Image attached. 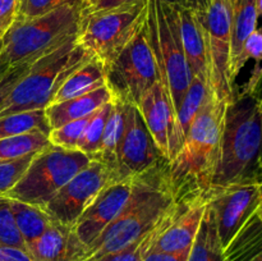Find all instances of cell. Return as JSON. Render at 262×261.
<instances>
[{"label": "cell", "mask_w": 262, "mask_h": 261, "mask_svg": "<svg viewBox=\"0 0 262 261\" xmlns=\"http://www.w3.org/2000/svg\"><path fill=\"white\" fill-rule=\"evenodd\" d=\"M247 183H262V106L245 87L225 106L210 193Z\"/></svg>", "instance_id": "1"}, {"label": "cell", "mask_w": 262, "mask_h": 261, "mask_svg": "<svg viewBox=\"0 0 262 261\" xmlns=\"http://www.w3.org/2000/svg\"><path fill=\"white\" fill-rule=\"evenodd\" d=\"M169 161L133 179L132 193L117 219L84 250L81 261H96L141 240L161 224L174 206L168 179Z\"/></svg>", "instance_id": "2"}, {"label": "cell", "mask_w": 262, "mask_h": 261, "mask_svg": "<svg viewBox=\"0 0 262 261\" xmlns=\"http://www.w3.org/2000/svg\"><path fill=\"white\" fill-rule=\"evenodd\" d=\"M225 106V102L210 97L189 128L181 150L169 161V186L176 204L209 199L219 161Z\"/></svg>", "instance_id": "3"}, {"label": "cell", "mask_w": 262, "mask_h": 261, "mask_svg": "<svg viewBox=\"0 0 262 261\" xmlns=\"http://www.w3.org/2000/svg\"><path fill=\"white\" fill-rule=\"evenodd\" d=\"M84 0H67L55 9L32 19H15L3 33L0 63L12 67L33 63L67 41L78 37Z\"/></svg>", "instance_id": "4"}, {"label": "cell", "mask_w": 262, "mask_h": 261, "mask_svg": "<svg viewBox=\"0 0 262 261\" xmlns=\"http://www.w3.org/2000/svg\"><path fill=\"white\" fill-rule=\"evenodd\" d=\"M92 56L77 37L41 56L17 82L0 109V117L45 109L67 77Z\"/></svg>", "instance_id": "5"}, {"label": "cell", "mask_w": 262, "mask_h": 261, "mask_svg": "<svg viewBox=\"0 0 262 261\" xmlns=\"http://www.w3.org/2000/svg\"><path fill=\"white\" fill-rule=\"evenodd\" d=\"M145 30L155 55L160 81L168 91L177 114L193 74L184 55L176 8L159 0H147Z\"/></svg>", "instance_id": "6"}, {"label": "cell", "mask_w": 262, "mask_h": 261, "mask_svg": "<svg viewBox=\"0 0 262 261\" xmlns=\"http://www.w3.org/2000/svg\"><path fill=\"white\" fill-rule=\"evenodd\" d=\"M92 160L79 150L48 146L36 154L22 178L5 196L43 207Z\"/></svg>", "instance_id": "7"}, {"label": "cell", "mask_w": 262, "mask_h": 261, "mask_svg": "<svg viewBox=\"0 0 262 261\" xmlns=\"http://www.w3.org/2000/svg\"><path fill=\"white\" fill-rule=\"evenodd\" d=\"M106 87L114 101L138 106L142 95L160 81L158 64L145 30V20L128 45L105 67Z\"/></svg>", "instance_id": "8"}, {"label": "cell", "mask_w": 262, "mask_h": 261, "mask_svg": "<svg viewBox=\"0 0 262 261\" xmlns=\"http://www.w3.org/2000/svg\"><path fill=\"white\" fill-rule=\"evenodd\" d=\"M147 12V0L83 17L79 45L106 67L137 33Z\"/></svg>", "instance_id": "9"}, {"label": "cell", "mask_w": 262, "mask_h": 261, "mask_svg": "<svg viewBox=\"0 0 262 261\" xmlns=\"http://www.w3.org/2000/svg\"><path fill=\"white\" fill-rule=\"evenodd\" d=\"M233 0H210L204 15H200L206 33L210 68V89L219 101L230 102L235 83L230 77Z\"/></svg>", "instance_id": "10"}, {"label": "cell", "mask_w": 262, "mask_h": 261, "mask_svg": "<svg viewBox=\"0 0 262 261\" xmlns=\"http://www.w3.org/2000/svg\"><path fill=\"white\" fill-rule=\"evenodd\" d=\"M109 183H112V170L104 163L94 159L41 209L53 222L73 227Z\"/></svg>", "instance_id": "11"}, {"label": "cell", "mask_w": 262, "mask_h": 261, "mask_svg": "<svg viewBox=\"0 0 262 261\" xmlns=\"http://www.w3.org/2000/svg\"><path fill=\"white\" fill-rule=\"evenodd\" d=\"M168 161L151 136L140 109L125 104V125L118 151L113 182L133 179L145 171Z\"/></svg>", "instance_id": "12"}, {"label": "cell", "mask_w": 262, "mask_h": 261, "mask_svg": "<svg viewBox=\"0 0 262 261\" xmlns=\"http://www.w3.org/2000/svg\"><path fill=\"white\" fill-rule=\"evenodd\" d=\"M262 201V183L237 184L209 194L223 251L257 211Z\"/></svg>", "instance_id": "13"}, {"label": "cell", "mask_w": 262, "mask_h": 261, "mask_svg": "<svg viewBox=\"0 0 262 261\" xmlns=\"http://www.w3.org/2000/svg\"><path fill=\"white\" fill-rule=\"evenodd\" d=\"M209 199L176 204L154 233L148 250L179 253L191 250L201 225Z\"/></svg>", "instance_id": "14"}, {"label": "cell", "mask_w": 262, "mask_h": 261, "mask_svg": "<svg viewBox=\"0 0 262 261\" xmlns=\"http://www.w3.org/2000/svg\"><path fill=\"white\" fill-rule=\"evenodd\" d=\"M133 179L107 184L78 217L73 232L84 247L91 245L122 212L132 193Z\"/></svg>", "instance_id": "15"}, {"label": "cell", "mask_w": 262, "mask_h": 261, "mask_svg": "<svg viewBox=\"0 0 262 261\" xmlns=\"http://www.w3.org/2000/svg\"><path fill=\"white\" fill-rule=\"evenodd\" d=\"M138 109L156 145L169 161V146L176 122V110L163 82L158 81L142 95Z\"/></svg>", "instance_id": "16"}, {"label": "cell", "mask_w": 262, "mask_h": 261, "mask_svg": "<svg viewBox=\"0 0 262 261\" xmlns=\"http://www.w3.org/2000/svg\"><path fill=\"white\" fill-rule=\"evenodd\" d=\"M84 250L86 247L74 234L73 227L55 222L27 246L32 261H81Z\"/></svg>", "instance_id": "17"}, {"label": "cell", "mask_w": 262, "mask_h": 261, "mask_svg": "<svg viewBox=\"0 0 262 261\" xmlns=\"http://www.w3.org/2000/svg\"><path fill=\"white\" fill-rule=\"evenodd\" d=\"M176 8V7H174ZM179 32L183 44L184 55L193 77L204 79L210 86V68L207 56L206 33L201 18L196 12L176 8Z\"/></svg>", "instance_id": "18"}, {"label": "cell", "mask_w": 262, "mask_h": 261, "mask_svg": "<svg viewBox=\"0 0 262 261\" xmlns=\"http://www.w3.org/2000/svg\"><path fill=\"white\" fill-rule=\"evenodd\" d=\"M211 96H214V94H212L209 83L199 77H193L186 95L182 99L178 110H177L176 122H174L170 137V146H169V161L181 150L189 132V128L192 127L196 118L199 117L201 110L206 105L207 100Z\"/></svg>", "instance_id": "19"}, {"label": "cell", "mask_w": 262, "mask_h": 261, "mask_svg": "<svg viewBox=\"0 0 262 261\" xmlns=\"http://www.w3.org/2000/svg\"><path fill=\"white\" fill-rule=\"evenodd\" d=\"M113 97L106 86L97 89L89 94L64 100V101L53 102L45 107V114L48 118L51 129L58 128L72 120L81 119L96 112L100 106L112 101Z\"/></svg>", "instance_id": "20"}, {"label": "cell", "mask_w": 262, "mask_h": 261, "mask_svg": "<svg viewBox=\"0 0 262 261\" xmlns=\"http://www.w3.org/2000/svg\"><path fill=\"white\" fill-rule=\"evenodd\" d=\"M257 0H233L232 50H230V77L235 78L242 71L243 44L257 28Z\"/></svg>", "instance_id": "21"}, {"label": "cell", "mask_w": 262, "mask_h": 261, "mask_svg": "<svg viewBox=\"0 0 262 261\" xmlns=\"http://www.w3.org/2000/svg\"><path fill=\"white\" fill-rule=\"evenodd\" d=\"M104 86H106L105 66L101 60L92 56L67 77L54 95L51 104L89 94Z\"/></svg>", "instance_id": "22"}, {"label": "cell", "mask_w": 262, "mask_h": 261, "mask_svg": "<svg viewBox=\"0 0 262 261\" xmlns=\"http://www.w3.org/2000/svg\"><path fill=\"white\" fill-rule=\"evenodd\" d=\"M125 125V104L113 100V106L105 124L104 135L101 138L99 153L95 156V160H99L109 166L112 177L117 165L118 151L122 142Z\"/></svg>", "instance_id": "23"}, {"label": "cell", "mask_w": 262, "mask_h": 261, "mask_svg": "<svg viewBox=\"0 0 262 261\" xmlns=\"http://www.w3.org/2000/svg\"><path fill=\"white\" fill-rule=\"evenodd\" d=\"M187 261H224V253L217 235L214 212L209 202L193 245L189 250Z\"/></svg>", "instance_id": "24"}, {"label": "cell", "mask_w": 262, "mask_h": 261, "mask_svg": "<svg viewBox=\"0 0 262 261\" xmlns=\"http://www.w3.org/2000/svg\"><path fill=\"white\" fill-rule=\"evenodd\" d=\"M9 201L15 224L26 246L31 245L33 241L41 237L45 230L53 224L51 217L41 207L18 200L9 199Z\"/></svg>", "instance_id": "25"}, {"label": "cell", "mask_w": 262, "mask_h": 261, "mask_svg": "<svg viewBox=\"0 0 262 261\" xmlns=\"http://www.w3.org/2000/svg\"><path fill=\"white\" fill-rule=\"evenodd\" d=\"M50 130L51 128L46 118L45 109L0 117V138L14 137V136L33 132H40L49 136Z\"/></svg>", "instance_id": "26"}, {"label": "cell", "mask_w": 262, "mask_h": 261, "mask_svg": "<svg viewBox=\"0 0 262 261\" xmlns=\"http://www.w3.org/2000/svg\"><path fill=\"white\" fill-rule=\"evenodd\" d=\"M50 145L48 135L40 132L0 138V160H13V159L22 158L27 154L43 150Z\"/></svg>", "instance_id": "27"}, {"label": "cell", "mask_w": 262, "mask_h": 261, "mask_svg": "<svg viewBox=\"0 0 262 261\" xmlns=\"http://www.w3.org/2000/svg\"><path fill=\"white\" fill-rule=\"evenodd\" d=\"M112 106L113 100L104 104L102 106H100L92 114L91 119L87 123L86 129H84L83 135H82L81 140L78 142V150L84 153L86 155L91 156L92 159H95L96 154L99 153L100 145H101V138L102 135H104L105 124H106Z\"/></svg>", "instance_id": "28"}, {"label": "cell", "mask_w": 262, "mask_h": 261, "mask_svg": "<svg viewBox=\"0 0 262 261\" xmlns=\"http://www.w3.org/2000/svg\"><path fill=\"white\" fill-rule=\"evenodd\" d=\"M92 114L81 118V119L72 120V122L60 125V127L51 129L48 136L51 145L67 148V150H78V142L83 135L84 129H86L87 123L91 119Z\"/></svg>", "instance_id": "29"}, {"label": "cell", "mask_w": 262, "mask_h": 261, "mask_svg": "<svg viewBox=\"0 0 262 261\" xmlns=\"http://www.w3.org/2000/svg\"><path fill=\"white\" fill-rule=\"evenodd\" d=\"M0 246L27 251L25 241L18 230L7 196H0Z\"/></svg>", "instance_id": "30"}, {"label": "cell", "mask_w": 262, "mask_h": 261, "mask_svg": "<svg viewBox=\"0 0 262 261\" xmlns=\"http://www.w3.org/2000/svg\"><path fill=\"white\" fill-rule=\"evenodd\" d=\"M37 153L27 154L13 160H0V196H5L18 183Z\"/></svg>", "instance_id": "31"}, {"label": "cell", "mask_w": 262, "mask_h": 261, "mask_svg": "<svg viewBox=\"0 0 262 261\" xmlns=\"http://www.w3.org/2000/svg\"><path fill=\"white\" fill-rule=\"evenodd\" d=\"M155 229L148 233L147 235H145L143 238H141V240L136 241L135 243H132L128 247L117 251V252L102 256L101 258H99L96 261H142L143 256L147 252L151 246V242H152Z\"/></svg>", "instance_id": "32"}, {"label": "cell", "mask_w": 262, "mask_h": 261, "mask_svg": "<svg viewBox=\"0 0 262 261\" xmlns=\"http://www.w3.org/2000/svg\"><path fill=\"white\" fill-rule=\"evenodd\" d=\"M31 64L32 63H20L9 67L0 63V109L17 82L27 73Z\"/></svg>", "instance_id": "33"}, {"label": "cell", "mask_w": 262, "mask_h": 261, "mask_svg": "<svg viewBox=\"0 0 262 261\" xmlns=\"http://www.w3.org/2000/svg\"><path fill=\"white\" fill-rule=\"evenodd\" d=\"M67 0H18V9L15 19L25 20L40 17L50 10L55 9Z\"/></svg>", "instance_id": "34"}, {"label": "cell", "mask_w": 262, "mask_h": 261, "mask_svg": "<svg viewBox=\"0 0 262 261\" xmlns=\"http://www.w3.org/2000/svg\"><path fill=\"white\" fill-rule=\"evenodd\" d=\"M250 59L256 60V67L258 68L262 61V28H256L247 37L243 44L242 50V66L245 67Z\"/></svg>", "instance_id": "35"}, {"label": "cell", "mask_w": 262, "mask_h": 261, "mask_svg": "<svg viewBox=\"0 0 262 261\" xmlns=\"http://www.w3.org/2000/svg\"><path fill=\"white\" fill-rule=\"evenodd\" d=\"M140 0H84L83 3V15L95 14V13L106 12V10L117 9V8L125 7V5L135 4Z\"/></svg>", "instance_id": "36"}, {"label": "cell", "mask_w": 262, "mask_h": 261, "mask_svg": "<svg viewBox=\"0 0 262 261\" xmlns=\"http://www.w3.org/2000/svg\"><path fill=\"white\" fill-rule=\"evenodd\" d=\"M18 0H0V31L5 32L17 17Z\"/></svg>", "instance_id": "37"}, {"label": "cell", "mask_w": 262, "mask_h": 261, "mask_svg": "<svg viewBox=\"0 0 262 261\" xmlns=\"http://www.w3.org/2000/svg\"><path fill=\"white\" fill-rule=\"evenodd\" d=\"M159 2L163 3V4L170 5V7L193 10L199 15H204L210 0H159Z\"/></svg>", "instance_id": "38"}, {"label": "cell", "mask_w": 262, "mask_h": 261, "mask_svg": "<svg viewBox=\"0 0 262 261\" xmlns=\"http://www.w3.org/2000/svg\"><path fill=\"white\" fill-rule=\"evenodd\" d=\"M189 251L179 253L164 252V251L148 250L143 256L142 261H187Z\"/></svg>", "instance_id": "39"}, {"label": "cell", "mask_w": 262, "mask_h": 261, "mask_svg": "<svg viewBox=\"0 0 262 261\" xmlns=\"http://www.w3.org/2000/svg\"><path fill=\"white\" fill-rule=\"evenodd\" d=\"M0 261H32L27 251L0 246Z\"/></svg>", "instance_id": "40"}, {"label": "cell", "mask_w": 262, "mask_h": 261, "mask_svg": "<svg viewBox=\"0 0 262 261\" xmlns=\"http://www.w3.org/2000/svg\"><path fill=\"white\" fill-rule=\"evenodd\" d=\"M246 89L250 90L255 95L256 99L258 100V102H260L262 106V66L258 67V68H255V72H253L252 77L248 81Z\"/></svg>", "instance_id": "41"}, {"label": "cell", "mask_w": 262, "mask_h": 261, "mask_svg": "<svg viewBox=\"0 0 262 261\" xmlns=\"http://www.w3.org/2000/svg\"><path fill=\"white\" fill-rule=\"evenodd\" d=\"M250 261H262V250L260 251V252L256 253V255L253 256Z\"/></svg>", "instance_id": "42"}, {"label": "cell", "mask_w": 262, "mask_h": 261, "mask_svg": "<svg viewBox=\"0 0 262 261\" xmlns=\"http://www.w3.org/2000/svg\"><path fill=\"white\" fill-rule=\"evenodd\" d=\"M257 12H258V15H261L262 17V0H257Z\"/></svg>", "instance_id": "43"}, {"label": "cell", "mask_w": 262, "mask_h": 261, "mask_svg": "<svg viewBox=\"0 0 262 261\" xmlns=\"http://www.w3.org/2000/svg\"><path fill=\"white\" fill-rule=\"evenodd\" d=\"M256 214H257V216H258V217H260V219L262 220V201H261L260 206H258L257 211H256Z\"/></svg>", "instance_id": "44"}, {"label": "cell", "mask_w": 262, "mask_h": 261, "mask_svg": "<svg viewBox=\"0 0 262 261\" xmlns=\"http://www.w3.org/2000/svg\"><path fill=\"white\" fill-rule=\"evenodd\" d=\"M3 31H0V51H2V48H3Z\"/></svg>", "instance_id": "45"}]
</instances>
